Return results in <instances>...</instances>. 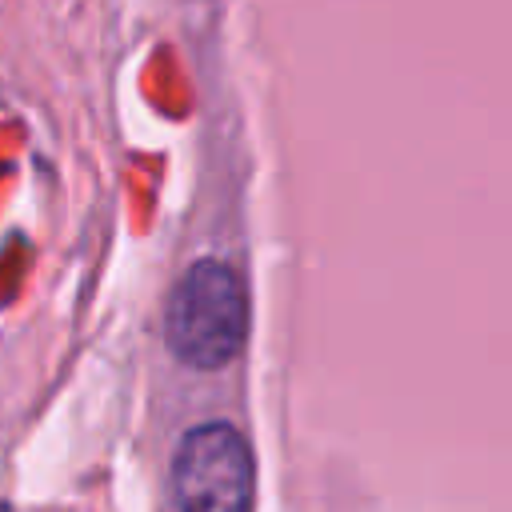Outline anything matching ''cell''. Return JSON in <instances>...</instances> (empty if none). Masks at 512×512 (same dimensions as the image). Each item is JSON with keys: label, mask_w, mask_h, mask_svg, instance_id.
<instances>
[{"label": "cell", "mask_w": 512, "mask_h": 512, "mask_svg": "<svg viewBox=\"0 0 512 512\" xmlns=\"http://www.w3.org/2000/svg\"><path fill=\"white\" fill-rule=\"evenodd\" d=\"M180 512H252L256 464L248 440L220 420L196 424L172 460Z\"/></svg>", "instance_id": "cell-2"}, {"label": "cell", "mask_w": 512, "mask_h": 512, "mask_svg": "<svg viewBox=\"0 0 512 512\" xmlns=\"http://www.w3.org/2000/svg\"><path fill=\"white\" fill-rule=\"evenodd\" d=\"M0 512H8V508H0Z\"/></svg>", "instance_id": "cell-3"}, {"label": "cell", "mask_w": 512, "mask_h": 512, "mask_svg": "<svg viewBox=\"0 0 512 512\" xmlns=\"http://www.w3.org/2000/svg\"><path fill=\"white\" fill-rule=\"evenodd\" d=\"M248 332V300L240 276L224 260H196L172 288L164 340L188 368H224Z\"/></svg>", "instance_id": "cell-1"}]
</instances>
